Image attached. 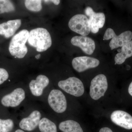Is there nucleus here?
<instances>
[{
	"instance_id": "obj_1",
	"label": "nucleus",
	"mask_w": 132,
	"mask_h": 132,
	"mask_svg": "<svg viewBox=\"0 0 132 132\" xmlns=\"http://www.w3.org/2000/svg\"><path fill=\"white\" fill-rule=\"evenodd\" d=\"M28 42L29 44L35 48L38 52H45L52 45L51 35L46 29L38 28L29 32Z\"/></svg>"
},
{
	"instance_id": "obj_2",
	"label": "nucleus",
	"mask_w": 132,
	"mask_h": 132,
	"mask_svg": "<svg viewBox=\"0 0 132 132\" xmlns=\"http://www.w3.org/2000/svg\"><path fill=\"white\" fill-rule=\"evenodd\" d=\"M29 32L27 30L23 29L14 36L9 46V51L12 56L18 59L25 57L28 52L26 44L28 40Z\"/></svg>"
},
{
	"instance_id": "obj_3",
	"label": "nucleus",
	"mask_w": 132,
	"mask_h": 132,
	"mask_svg": "<svg viewBox=\"0 0 132 132\" xmlns=\"http://www.w3.org/2000/svg\"><path fill=\"white\" fill-rule=\"evenodd\" d=\"M111 39L112 40L109 43V46L111 50H113L118 47H122L131 40L132 32L130 31H126L117 36L113 29L109 28L105 31L103 40H108Z\"/></svg>"
},
{
	"instance_id": "obj_4",
	"label": "nucleus",
	"mask_w": 132,
	"mask_h": 132,
	"mask_svg": "<svg viewBox=\"0 0 132 132\" xmlns=\"http://www.w3.org/2000/svg\"><path fill=\"white\" fill-rule=\"evenodd\" d=\"M60 88L71 95L79 97L82 96L85 92V88L81 81L77 78L70 77L58 83Z\"/></svg>"
},
{
	"instance_id": "obj_5",
	"label": "nucleus",
	"mask_w": 132,
	"mask_h": 132,
	"mask_svg": "<svg viewBox=\"0 0 132 132\" xmlns=\"http://www.w3.org/2000/svg\"><path fill=\"white\" fill-rule=\"evenodd\" d=\"M68 26L72 31L83 36L88 35L91 31L88 19L84 14L72 16L69 22Z\"/></svg>"
},
{
	"instance_id": "obj_6",
	"label": "nucleus",
	"mask_w": 132,
	"mask_h": 132,
	"mask_svg": "<svg viewBox=\"0 0 132 132\" xmlns=\"http://www.w3.org/2000/svg\"><path fill=\"white\" fill-rule=\"evenodd\" d=\"M108 88L105 76L100 74L96 76L91 81L90 94L91 98L95 100L103 97Z\"/></svg>"
},
{
	"instance_id": "obj_7",
	"label": "nucleus",
	"mask_w": 132,
	"mask_h": 132,
	"mask_svg": "<svg viewBox=\"0 0 132 132\" xmlns=\"http://www.w3.org/2000/svg\"><path fill=\"white\" fill-rule=\"evenodd\" d=\"M48 102L50 107L58 113H62L67 109V100L60 90H52L48 95Z\"/></svg>"
},
{
	"instance_id": "obj_8",
	"label": "nucleus",
	"mask_w": 132,
	"mask_h": 132,
	"mask_svg": "<svg viewBox=\"0 0 132 132\" xmlns=\"http://www.w3.org/2000/svg\"><path fill=\"white\" fill-rule=\"evenodd\" d=\"M85 14L89 17L91 31L93 34L98 33L100 28L104 27L105 21V16L102 13H95L92 8L87 7L85 10Z\"/></svg>"
},
{
	"instance_id": "obj_9",
	"label": "nucleus",
	"mask_w": 132,
	"mask_h": 132,
	"mask_svg": "<svg viewBox=\"0 0 132 132\" xmlns=\"http://www.w3.org/2000/svg\"><path fill=\"white\" fill-rule=\"evenodd\" d=\"M25 98L24 90L21 88H18L3 97L1 102L3 105L5 107H15L19 105Z\"/></svg>"
},
{
	"instance_id": "obj_10",
	"label": "nucleus",
	"mask_w": 132,
	"mask_h": 132,
	"mask_svg": "<svg viewBox=\"0 0 132 132\" xmlns=\"http://www.w3.org/2000/svg\"><path fill=\"white\" fill-rule=\"evenodd\" d=\"M100 63L98 59L87 56L76 57L72 61L73 67L79 72H84L89 69L97 67Z\"/></svg>"
},
{
	"instance_id": "obj_11",
	"label": "nucleus",
	"mask_w": 132,
	"mask_h": 132,
	"mask_svg": "<svg viewBox=\"0 0 132 132\" xmlns=\"http://www.w3.org/2000/svg\"><path fill=\"white\" fill-rule=\"evenodd\" d=\"M71 43L73 46L80 48L84 53L87 54H92L95 49L94 41L86 36H74L71 39Z\"/></svg>"
},
{
	"instance_id": "obj_12",
	"label": "nucleus",
	"mask_w": 132,
	"mask_h": 132,
	"mask_svg": "<svg viewBox=\"0 0 132 132\" xmlns=\"http://www.w3.org/2000/svg\"><path fill=\"white\" fill-rule=\"evenodd\" d=\"M111 118L116 125L127 130L132 129V116L126 112L120 110L114 111Z\"/></svg>"
},
{
	"instance_id": "obj_13",
	"label": "nucleus",
	"mask_w": 132,
	"mask_h": 132,
	"mask_svg": "<svg viewBox=\"0 0 132 132\" xmlns=\"http://www.w3.org/2000/svg\"><path fill=\"white\" fill-rule=\"evenodd\" d=\"M41 114L39 111H33L28 117L23 118L20 123L19 126L22 130L32 131L39 126Z\"/></svg>"
},
{
	"instance_id": "obj_14",
	"label": "nucleus",
	"mask_w": 132,
	"mask_h": 132,
	"mask_svg": "<svg viewBox=\"0 0 132 132\" xmlns=\"http://www.w3.org/2000/svg\"><path fill=\"white\" fill-rule=\"evenodd\" d=\"M49 80L46 76L38 75L35 80H31L29 84V88L32 94L36 97L41 96L43 90L47 86Z\"/></svg>"
},
{
	"instance_id": "obj_15",
	"label": "nucleus",
	"mask_w": 132,
	"mask_h": 132,
	"mask_svg": "<svg viewBox=\"0 0 132 132\" xmlns=\"http://www.w3.org/2000/svg\"><path fill=\"white\" fill-rule=\"evenodd\" d=\"M21 24L20 19L11 20L0 24V35L5 38H10L14 34Z\"/></svg>"
},
{
	"instance_id": "obj_16",
	"label": "nucleus",
	"mask_w": 132,
	"mask_h": 132,
	"mask_svg": "<svg viewBox=\"0 0 132 132\" xmlns=\"http://www.w3.org/2000/svg\"><path fill=\"white\" fill-rule=\"evenodd\" d=\"M132 56V40L121 47V51L116 55L115 65L123 64L128 58Z\"/></svg>"
},
{
	"instance_id": "obj_17",
	"label": "nucleus",
	"mask_w": 132,
	"mask_h": 132,
	"mask_svg": "<svg viewBox=\"0 0 132 132\" xmlns=\"http://www.w3.org/2000/svg\"><path fill=\"white\" fill-rule=\"evenodd\" d=\"M59 128L63 132H83L79 123L73 120L62 121L59 125Z\"/></svg>"
},
{
	"instance_id": "obj_18",
	"label": "nucleus",
	"mask_w": 132,
	"mask_h": 132,
	"mask_svg": "<svg viewBox=\"0 0 132 132\" xmlns=\"http://www.w3.org/2000/svg\"><path fill=\"white\" fill-rule=\"evenodd\" d=\"M39 128L41 132H57L55 124L46 118H43L40 120Z\"/></svg>"
},
{
	"instance_id": "obj_19",
	"label": "nucleus",
	"mask_w": 132,
	"mask_h": 132,
	"mask_svg": "<svg viewBox=\"0 0 132 132\" xmlns=\"http://www.w3.org/2000/svg\"><path fill=\"white\" fill-rule=\"evenodd\" d=\"M42 1L40 0H27L25 5L26 8L33 12H39L42 9Z\"/></svg>"
},
{
	"instance_id": "obj_20",
	"label": "nucleus",
	"mask_w": 132,
	"mask_h": 132,
	"mask_svg": "<svg viewBox=\"0 0 132 132\" xmlns=\"http://www.w3.org/2000/svg\"><path fill=\"white\" fill-rule=\"evenodd\" d=\"M15 7L12 2L7 0H0V14L14 11Z\"/></svg>"
},
{
	"instance_id": "obj_21",
	"label": "nucleus",
	"mask_w": 132,
	"mask_h": 132,
	"mask_svg": "<svg viewBox=\"0 0 132 132\" xmlns=\"http://www.w3.org/2000/svg\"><path fill=\"white\" fill-rule=\"evenodd\" d=\"M14 126L13 121L10 119L3 120L0 119V132H9Z\"/></svg>"
},
{
	"instance_id": "obj_22",
	"label": "nucleus",
	"mask_w": 132,
	"mask_h": 132,
	"mask_svg": "<svg viewBox=\"0 0 132 132\" xmlns=\"http://www.w3.org/2000/svg\"><path fill=\"white\" fill-rule=\"evenodd\" d=\"M8 78L9 74L6 70L0 68V85L6 81Z\"/></svg>"
},
{
	"instance_id": "obj_23",
	"label": "nucleus",
	"mask_w": 132,
	"mask_h": 132,
	"mask_svg": "<svg viewBox=\"0 0 132 132\" xmlns=\"http://www.w3.org/2000/svg\"><path fill=\"white\" fill-rule=\"evenodd\" d=\"M44 2L46 3L52 2L53 3L54 5H58L60 4V1L59 0H52V1H44Z\"/></svg>"
},
{
	"instance_id": "obj_24",
	"label": "nucleus",
	"mask_w": 132,
	"mask_h": 132,
	"mask_svg": "<svg viewBox=\"0 0 132 132\" xmlns=\"http://www.w3.org/2000/svg\"><path fill=\"white\" fill-rule=\"evenodd\" d=\"M99 132H113L110 128L108 127H104L101 128Z\"/></svg>"
},
{
	"instance_id": "obj_25",
	"label": "nucleus",
	"mask_w": 132,
	"mask_h": 132,
	"mask_svg": "<svg viewBox=\"0 0 132 132\" xmlns=\"http://www.w3.org/2000/svg\"><path fill=\"white\" fill-rule=\"evenodd\" d=\"M128 93L129 94L132 96V81L130 83V85H129V87L128 89Z\"/></svg>"
},
{
	"instance_id": "obj_26",
	"label": "nucleus",
	"mask_w": 132,
	"mask_h": 132,
	"mask_svg": "<svg viewBox=\"0 0 132 132\" xmlns=\"http://www.w3.org/2000/svg\"><path fill=\"white\" fill-rule=\"evenodd\" d=\"M41 57V55L40 54H38V55H36L35 56V58L36 59H37V60H38V59H40V58Z\"/></svg>"
},
{
	"instance_id": "obj_27",
	"label": "nucleus",
	"mask_w": 132,
	"mask_h": 132,
	"mask_svg": "<svg viewBox=\"0 0 132 132\" xmlns=\"http://www.w3.org/2000/svg\"><path fill=\"white\" fill-rule=\"evenodd\" d=\"M15 132H25L24 131H23V130H20V129H18V130H17L15 131Z\"/></svg>"
}]
</instances>
